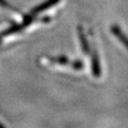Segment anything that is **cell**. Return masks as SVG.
<instances>
[{
    "label": "cell",
    "mask_w": 128,
    "mask_h": 128,
    "mask_svg": "<svg viewBox=\"0 0 128 128\" xmlns=\"http://www.w3.org/2000/svg\"><path fill=\"white\" fill-rule=\"evenodd\" d=\"M111 30H112V32H113L115 35L119 38L120 41L124 43V45H125V46H126V48H128V38L126 37V35L124 34V32H122V30L120 28L119 26H117V25L112 26V28H111Z\"/></svg>",
    "instance_id": "obj_1"
}]
</instances>
